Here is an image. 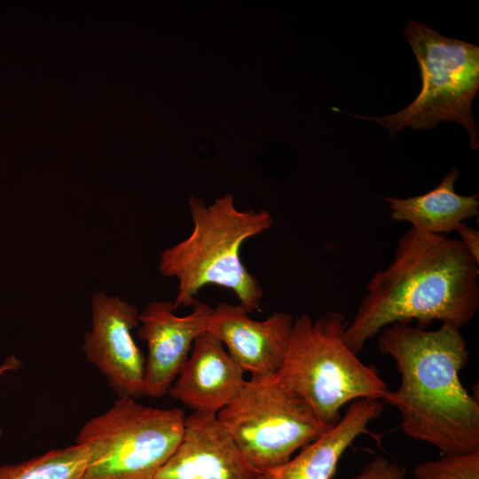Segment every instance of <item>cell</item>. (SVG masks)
<instances>
[{"instance_id":"obj_1","label":"cell","mask_w":479,"mask_h":479,"mask_svg":"<svg viewBox=\"0 0 479 479\" xmlns=\"http://www.w3.org/2000/svg\"><path fill=\"white\" fill-rule=\"evenodd\" d=\"M479 264L459 239L412 228L397 243L393 261L369 280L344 341L356 354L394 323L439 321L461 328L479 307Z\"/></svg>"},{"instance_id":"obj_2","label":"cell","mask_w":479,"mask_h":479,"mask_svg":"<svg viewBox=\"0 0 479 479\" xmlns=\"http://www.w3.org/2000/svg\"><path fill=\"white\" fill-rule=\"evenodd\" d=\"M378 349L401 375L399 387L383 400L399 411L404 432L444 454L479 452V404L459 379L469 360L459 328L394 323L381 330Z\"/></svg>"},{"instance_id":"obj_3","label":"cell","mask_w":479,"mask_h":479,"mask_svg":"<svg viewBox=\"0 0 479 479\" xmlns=\"http://www.w3.org/2000/svg\"><path fill=\"white\" fill-rule=\"evenodd\" d=\"M189 208L192 232L165 249L159 264L161 275L177 280L175 309L192 306L201 288L216 285L232 291L249 313L258 310L263 288L243 264L240 249L245 241L273 225L271 215L265 210H240L231 195L209 205L192 197Z\"/></svg>"},{"instance_id":"obj_4","label":"cell","mask_w":479,"mask_h":479,"mask_svg":"<svg viewBox=\"0 0 479 479\" xmlns=\"http://www.w3.org/2000/svg\"><path fill=\"white\" fill-rule=\"evenodd\" d=\"M343 314L329 311L313 320L303 313L294 318L288 348L277 373L332 428L341 409L364 398L383 400L389 388L373 366L365 365L346 344Z\"/></svg>"},{"instance_id":"obj_5","label":"cell","mask_w":479,"mask_h":479,"mask_svg":"<svg viewBox=\"0 0 479 479\" xmlns=\"http://www.w3.org/2000/svg\"><path fill=\"white\" fill-rule=\"evenodd\" d=\"M404 36L418 62L420 92L404 109L389 115L349 114L381 124L390 137L406 127L424 130L440 122H456L467 130L471 148L478 150L472 102L479 88V47L445 37L412 20L404 29Z\"/></svg>"},{"instance_id":"obj_6","label":"cell","mask_w":479,"mask_h":479,"mask_svg":"<svg viewBox=\"0 0 479 479\" xmlns=\"http://www.w3.org/2000/svg\"><path fill=\"white\" fill-rule=\"evenodd\" d=\"M185 418L179 408L118 398L78 433L88 456L81 479H153L178 445Z\"/></svg>"},{"instance_id":"obj_7","label":"cell","mask_w":479,"mask_h":479,"mask_svg":"<svg viewBox=\"0 0 479 479\" xmlns=\"http://www.w3.org/2000/svg\"><path fill=\"white\" fill-rule=\"evenodd\" d=\"M216 418L258 473L279 466L331 428L278 376H250Z\"/></svg>"},{"instance_id":"obj_8","label":"cell","mask_w":479,"mask_h":479,"mask_svg":"<svg viewBox=\"0 0 479 479\" xmlns=\"http://www.w3.org/2000/svg\"><path fill=\"white\" fill-rule=\"evenodd\" d=\"M135 306L98 292L92 299V326L82 349L118 398L144 397L145 359L132 336L139 325Z\"/></svg>"},{"instance_id":"obj_9","label":"cell","mask_w":479,"mask_h":479,"mask_svg":"<svg viewBox=\"0 0 479 479\" xmlns=\"http://www.w3.org/2000/svg\"><path fill=\"white\" fill-rule=\"evenodd\" d=\"M185 316L173 302H152L139 313L137 335L147 344L144 397L158 398L169 389L186 362L196 338L208 331L213 307L196 300Z\"/></svg>"},{"instance_id":"obj_10","label":"cell","mask_w":479,"mask_h":479,"mask_svg":"<svg viewBox=\"0 0 479 479\" xmlns=\"http://www.w3.org/2000/svg\"><path fill=\"white\" fill-rule=\"evenodd\" d=\"M249 314L240 304L221 302L213 308L208 331L245 373L251 376L277 374L288 348L294 318L279 311L255 320Z\"/></svg>"},{"instance_id":"obj_11","label":"cell","mask_w":479,"mask_h":479,"mask_svg":"<svg viewBox=\"0 0 479 479\" xmlns=\"http://www.w3.org/2000/svg\"><path fill=\"white\" fill-rule=\"evenodd\" d=\"M229 434L212 413L185 418L182 438L153 479H256Z\"/></svg>"},{"instance_id":"obj_12","label":"cell","mask_w":479,"mask_h":479,"mask_svg":"<svg viewBox=\"0 0 479 479\" xmlns=\"http://www.w3.org/2000/svg\"><path fill=\"white\" fill-rule=\"evenodd\" d=\"M245 372L210 332L200 334L168 394L192 412L217 414L240 393Z\"/></svg>"},{"instance_id":"obj_13","label":"cell","mask_w":479,"mask_h":479,"mask_svg":"<svg viewBox=\"0 0 479 479\" xmlns=\"http://www.w3.org/2000/svg\"><path fill=\"white\" fill-rule=\"evenodd\" d=\"M382 409L380 399L351 402L336 425L287 462L260 473L256 479H332L344 452L357 437L369 434L368 425Z\"/></svg>"},{"instance_id":"obj_14","label":"cell","mask_w":479,"mask_h":479,"mask_svg":"<svg viewBox=\"0 0 479 479\" xmlns=\"http://www.w3.org/2000/svg\"><path fill=\"white\" fill-rule=\"evenodd\" d=\"M459 169L452 168L441 183L429 192L404 199L383 197L390 209V218L404 221L424 233L444 235L456 231L465 220L479 214L478 194L460 195L455 191Z\"/></svg>"},{"instance_id":"obj_15","label":"cell","mask_w":479,"mask_h":479,"mask_svg":"<svg viewBox=\"0 0 479 479\" xmlns=\"http://www.w3.org/2000/svg\"><path fill=\"white\" fill-rule=\"evenodd\" d=\"M86 448L75 444L27 460L0 467V479H81L87 464Z\"/></svg>"},{"instance_id":"obj_16","label":"cell","mask_w":479,"mask_h":479,"mask_svg":"<svg viewBox=\"0 0 479 479\" xmlns=\"http://www.w3.org/2000/svg\"><path fill=\"white\" fill-rule=\"evenodd\" d=\"M415 479H479V452L444 454L423 461L413 470Z\"/></svg>"},{"instance_id":"obj_17","label":"cell","mask_w":479,"mask_h":479,"mask_svg":"<svg viewBox=\"0 0 479 479\" xmlns=\"http://www.w3.org/2000/svg\"><path fill=\"white\" fill-rule=\"evenodd\" d=\"M404 470L384 457H375L350 479H404Z\"/></svg>"},{"instance_id":"obj_18","label":"cell","mask_w":479,"mask_h":479,"mask_svg":"<svg viewBox=\"0 0 479 479\" xmlns=\"http://www.w3.org/2000/svg\"><path fill=\"white\" fill-rule=\"evenodd\" d=\"M456 232L460 242L467 249L474 260L479 264V232L468 226L466 223L460 224Z\"/></svg>"},{"instance_id":"obj_19","label":"cell","mask_w":479,"mask_h":479,"mask_svg":"<svg viewBox=\"0 0 479 479\" xmlns=\"http://www.w3.org/2000/svg\"><path fill=\"white\" fill-rule=\"evenodd\" d=\"M18 364V361L12 357L11 359L7 360L5 364L0 367V374L4 373L5 370L11 369L12 367H16ZM2 435V430L0 428V436Z\"/></svg>"}]
</instances>
